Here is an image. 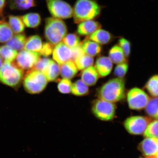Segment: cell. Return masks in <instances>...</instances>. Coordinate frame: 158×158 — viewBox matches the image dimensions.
Listing matches in <instances>:
<instances>
[{
    "label": "cell",
    "instance_id": "836d02e7",
    "mask_svg": "<svg viewBox=\"0 0 158 158\" xmlns=\"http://www.w3.org/2000/svg\"><path fill=\"white\" fill-rule=\"evenodd\" d=\"M72 83L70 80L64 78L59 82L58 85L59 91L62 94H69L71 92Z\"/></svg>",
    "mask_w": 158,
    "mask_h": 158
},
{
    "label": "cell",
    "instance_id": "ac0fdd59",
    "mask_svg": "<svg viewBox=\"0 0 158 158\" xmlns=\"http://www.w3.org/2000/svg\"><path fill=\"white\" fill-rule=\"evenodd\" d=\"M78 69L75 62L70 60L60 65V74L64 78L71 80L77 73Z\"/></svg>",
    "mask_w": 158,
    "mask_h": 158
},
{
    "label": "cell",
    "instance_id": "4dcf8cb0",
    "mask_svg": "<svg viewBox=\"0 0 158 158\" xmlns=\"http://www.w3.org/2000/svg\"><path fill=\"white\" fill-rule=\"evenodd\" d=\"M148 91L152 96L158 97V75H155L149 79L145 85Z\"/></svg>",
    "mask_w": 158,
    "mask_h": 158
},
{
    "label": "cell",
    "instance_id": "7bdbcfd3",
    "mask_svg": "<svg viewBox=\"0 0 158 158\" xmlns=\"http://www.w3.org/2000/svg\"><path fill=\"white\" fill-rule=\"evenodd\" d=\"M142 158V157H141V158Z\"/></svg>",
    "mask_w": 158,
    "mask_h": 158
},
{
    "label": "cell",
    "instance_id": "9a60e30c",
    "mask_svg": "<svg viewBox=\"0 0 158 158\" xmlns=\"http://www.w3.org/2000/svg\"><path fill=\"white\" fill-rule=\"evenodd\" d=\"M99 77L96 69L93 66L84 69L81 73V80L88 86L94 85L98 81Z\"/></svg>",
    "mask_w": 158,
    "mask_h": 158
},
{
    "label": "cell",
    "instance_id": "83f0119b",
    "mask_svg": "<svg viewBox=\"0 0 158 158\" xmlns=\"http://www.w3.org/2000/svg\"><path fill=\"white\" fill-rule=\"evenodd\" d=\"M13 35V32L8 23L0 21V43L7 42Z\"/></svg>",
    "mask_w": 158,
    "mask_h": 158
},
{
    "label": "cell",
    "instance_id": "3957f363",
    "mask_svg": "<svg viewBox=\"0 0 158 158\" xmlns=\"http://www.w3.org/2000/svg\"><path fill=\"white\" fill-rule=\"evenodd\" d=\"M67 32L66 23L61 19L54 17L45 19L44 35L48 42L56 45L63 40Z\"/></svg>",
    "mask_w": 158,
    "mask_h": 158
},
{
    "label": "cell",
    "instance_id": "484cf974",
    "mask_svg": "<svg viewBox=\"0 0 158 158\" xmlns=\"http://www.w3.org/2000/svg\"><path fill=\"white\" fill-rule=\"evenodd\" d=\"M94 61L93 57L84 53L77 57L74 62L78 70H81L92 66Z\"/></svg>",
    "mask_w": 158,
    "mask_h": 158
},
{
    "label": "cell",
    "instance_id": "e575fe53",
    "mask_svg": "<svg viewBox=\"0 0 158 158\" xmlns=\"http://www.w3.org/2000/svg\"><path fill=\"white\" fill-rule=\"evenodd\" d=\"M128 65L127 62L118 64L114 71V74L118 78H123L128 70Z\"/></svg>",
    "mask_w": 158,
    "mask_h": 158
},
{
    "label": "cell",
    "instance_id": "7402d4cb",
    "mask_svg": "<svg viewBox=\"0 0 158 158\" xmlns=\"http://www.w3.org/2000/svg\"><path fill=\"white\" fill-rule=\"evenodd\" d=\"M42 46L41 37L38 35H34L27 39L24 49L26 50L40 52Z\"/></svg>",
    "mask_w": 158,
    "mask_h": 158
},
{
    "label": "cell",
    "instance_id": "2e32d148",
    "mask_svg": "<svg viewBox=\"0 0 158 158\" xmlns=\"http://www.w3.org/2000/svg\"><path fill=\"white\" fill-rule=\"evenodd\" d=\"M98 44L105 45L108 44L113 38V35L107 31L99 29L92 34L86 37Z\"/></svg>",
    "mask_w": 158,
    "mask_h": 158
},
{
    "label": "cell",
    "instance_id": "44dd1931",
    "mask_svg": "<svg viewBox=\"0 0 158 158\" xmlns=\"http://www.w3.org/2000/svg\"><path fill=\"white\" fill-rule=\"evenodd\" d=\"M109 58L112 62L115 64H119L126 62L125 54L119 45H116L110 49L109 52Z\"/></svg>",
    "mask_w": 158,
    "mask_h": 158
},
{
    "label": "cell",
    "instance_id": "8992f818",
    "mask_svg": "<svg viewBox=\"0 0 158 158\" xmlns=\"http://www.w3.org/2000/svg\"><path fill=\"white\" fill-rule=\"evenodd\" d=\"M116 106L112 102L98 98L92 102V111L96 117L102 121L113 119L115 114Z\"/></svg>",
    "mask_w": 158,
    "mask_h": 158
},
{
    "label": "cell",
    "instance_id": "74e56055",
    "mask_svg": "<svg viewBox=\"0 0 158 158\" xmlns=\"http://www.w3.org/2000/svg\"><path fill=\"white\" fill-rule=\"evenodd\" d=\"M51 60L47 58L40 59L32 69L42 72L43 69L48 64Z\"/></svg>",
    "mask_w": 158,
    "mask_h": 158
},
{
    "label": "cell",
    "instance_id": "5bb4252c",
    "mask_svg": "<svg viewBox=\"0 0 158 158\" xmlns=\"http://www.w3.org/2000/svg\"><path fill=\"white\" fill-rule=\"evenodd\" d=\"M79 23L77 31L81 35L88 36L102 27L100 23L93 19L85 21Z\"/></svg>",
    "mask_w": 158,
    "mask_h": 158
},
{
    "label": "cell",
    "instance_id": "5b68a950",
    "mask_svg": "<svg viewBox=\"0 0 158 158\" xmlns=\"http://www.w3.org/2000/svg\"><path fill=\"white\" fill-rule=\"evenodd\" d=\"M23 79L25 89L31 94L40 93L46 87L48 82L42 72L33 69L28 71Z\"/></svg>",
    "mask_w": 158,
    "mask_h": 158
},
{
    "label": "cell",
    "instance_id": "277c9868",
    "mask_svg": "<svg viewBox=\"0 0 158 158\" xmlns=\"http://www.w3.org/2000/svg\"><path fill=\"white\" fill-rule=\"evenodd\" d=\"M23 73L13 62H5L0 68V81L12 88H17L23 78Z\"/></svg>",
    "mask_w": 158,
    "mask_h": 158
},
{
    "label": "cell",
    "instance_id": "e0dca14e",
    "mask_svg": "<svg viewBox=\"0 0 158 158\" xmlns=\"http://www.w3.org/2000/svg\"><path fill=\"white\" fill-rule=\"evenodd\" d=\"M41 72L44 75L48 81H55L60 74V66L54 61L51 60Z\"/></svg>",
    "mask_w": 158,
    "mask_h": 158
},
{
    "label": "cell",
    "instance_id": "6da1fadb",
    "mask_svg": "<svg viewBox=\"0 0 158 158\" xmlns=\"http://www.w3.org/2000/svg\"><path fill=\"white\" fill-rule=\"evenodd\" d=\"M96 94L98 98L112 103L119 102L125 97V80L120 78L111 79L98 89Z\"/></svg>",
    "mask_w": 158,
    "mask_h": 158
},
{
    "label": "cell",
    "instance_id": "d6a6232c",
    "mask_svg": "<svg viewBox=\"0 0 158 158\" xmlns=\"http://www.w3.org/2000/svg\"><path fill=\"white\" fill-rule=\"evenodd\" d=\"M146 138L152 137L158 138V119L150 123L144 133Z\"/></svg>",
    "mask_w": 158,
    "mask_h": 158
},
{
    "label": "cell",
    "instance_id": "8d00e7d4",
    "mask_svg": "<svg viewBox=\"0 0 158 158\" xmlns=\"http://www.w3.org/2000/svg\"><path fill=\"white\" fill-rule=\"evenodd\" d=\"M54 45L50 43H45L43 44L42 48L40 52V54L45 57L50 55L53 53L54 49Z\"/></svg>",
    "mask_w": 158,
    "mask_h": 158
},
{
    "label": "cell",
    "instance_id": "cb8c5ba5",
    "mask_svg": "<svg viewBox=\"0 0 158 158\" xmlns=\"http://www.w3.org/2000/svg\"><path fill=\"white\" fill-rule=\"evenodd\" d=\"M25 26L30 28H36L40 24L41 19L39 14L35 13H27L21 16Z\"/></svg>",
    "mask_w": 158,
    "mask_h": 158
},
{
    "label": "cell",
    "instance_id": "d6986e66",
    "mask_svg": "<svg viewBox=\"0 0 158 158\" xmlns=\"http://www.w3.org/2000/svg\"><path fill=\"white\" fill-rule=\"evenodd\" d=\"M81 45L85 54L89 56H95L101 52L102 48L100 45L87 37L81 43Z\"/></svg>",
    "mask_w": 158,
    "mask_h": 158
},
{
    "label": "cell",
    "instance_id": "603a6c76",
    "mask_svg": "<svg viewBox=\"0 0 158 158\" xmlns=\"http://www.w3.org/2000/svg\"><path fill=\"white\" fill-rule=\"evenodd\" d=\"M9 6L11 10H24L36 6L35 0H9Z\"/></svg>",
    "mask_w": 158,
    "mask_h": 158
},
{
    "label": "cell",
    "instance_id": "7c38bea8",
    "mask_svg": "<svg viewBox=\"0 0 158 158\" xmlns=\"http://www.w3.org/2000/svg\"><path fill=\"white\" fill-rule=\"evenodd\" d=\"M138 149L146 157L156 156L158 153V138H146L140 143Z\"/></svg>",
    "mask_w": 158,
    "mask_h": 158
},
{
    "label": "cell",
    "instance_id": "4fadbf2b",
    "mask_svg": "<svg viewBox=\"0 0 158 158\" xmlns=\"http://www.w3.org/2000/svg\"><path fill=\"white\" fill-rule=\"evenodd\" d=\"M112 63L108 57L101 56L98 58L95 68L100 77H104L110 73L113 67Z\"/></svg>",
    "mask_w": 158,
    "mask_h": 158
},
{
    "label": "cell",
    "instance_id": "7a4b0ae2",
    "mask_svg": "<svg viewBox=\"0 0 158 158\" xmlns=\"http://www.w3.org/2000/svg\"><path fill=\"white\" fill-rule=\"evenodd\" d=\"M101 7L94 0H77L73 8L74 23L93 20L100 15Z\"/></svg>",
    "mask_w": 158,
    "mask_h": 158
},
{
    "label": "cell",
    "instance_id": "f546056e",
    "mask_svg": "<svg viewBox=\"0 0 158 158\" xmlns=\"http://www.w3.org/2000/svg\"><path fill=\"white\" fill-rule=\"evenodd\" d=\"M145 110L148 115L158 119V98L150 99L146 106Z\"/></svg>",
    "mask_w": 158,
    "mask_h": 158
},
{
    "label": "cell",
    "instance_id": "b9f144b4",
    "mask_svg": "<svg viewBox=\"0 0 158 158\" xmlns=\"http://www.w3.org/2000/svg\"><path fill=\"white\" fill-rule=\"evenodd\" d=\"M156 157L157 158H158V153L156 155Z\"/></svg>",
    "mask_w": 158,
    "mask_h": 158
},
{
    "label": "cell",
    "instance_id": "52a82bcc",
    "mask_svg": "<svg viewBox=\"0 0 158 158\" xmlns=\"http://www.w3.org/2000/svg\"><path fill=\"white\" fill-rule=\"evenodd\" d=\"M47 7L52 17L66 19L72 17L73 8L71 5L62 0H45Z\"/></svg>",
    "mask_w": 158,
    "mask_h": 158
},
{
    "label": "cell",
    "instance_id": "4316f807",
    "mask_svg": "<svg viewBox=\"0 0 158 158\" xmlns=\"http://www.w3.org/2000/svg\"><path fill=\"white\" fill-rule=\"evenodd\" d=\"M71 92L76 96H84L89 94V88L81 80H78L72 84Z\"/></svg>",
    "mask_w": 158,
    "mask_h": 158
},
{
    "label": "cell",
    "instance_id": "d590c367",
    "mask_svg": "<svg viewBox=\"0 0 158 158\" xmlns=\"http://www.w3.org/2000/svg\"><path fill=\"white\" fill-rule=\"evenodd\" d=\"M119 46L123 50L126 57L129 56L131 52V44L129 41L124 38H121L118 40Z\"/></svg>",
    "mask_w": 158,
    "mask_h": 158
},
{
    "label": "cell",
    "instance_id": "ffe728a7",
    "mask_svg": "<svg viewBox=\"0 0 158 158\" xmlns=\"http://www.w3.org/2000/svg\"><path fill=\"white\" fill-rule=\"evenodd\" d=\"M27 39L23 33L16 34L7 41L6 45L17 51L22 50L24 49Z\"/></svg>",
    "mask_w": 158,
    "mask_h": 158
},
{
    "label": "cell",
    "instance_id": "f35d334b",
    "mask_svg": "<svg viewBox=\"0 0 158 158\" xmlns=\"http://www.w3.org/2000/svg\"><path fill=\"white\" fill-rule=\"evenodd\" d=\"M6 0H0V17L3 15V10L6 5Z\"/></svg>",
    "mask_w": 158,
    "mask_h": 158
},
{
    "label": "cell",
    "instance_id": "60d3db41",
    "mask_svg": "<svg viewBox=\"0 0 158 158\" xmlns=\"http://www.w3.org/2000/svg\"><path fill=\"white\" fill-rule=\"evenodd\" d=\"M146 158H157L156 156H153L148 157Z\"/></svg>",
    "mask_w": 158,
    "mask_h": 158
},
{
    "label": "cell",
    "instance_id": "9c48e42d",
    "mask_svg": "<svg viewBox=\"0 0 158 158\" xmlns=\"http://www.w3.org/2000/svg\"><path fill=\"white\" fill-rule=\"evenodd\" d=\"M40 54L37 52L23 50L18 54L15 64L23 71L32 69L39 59Z\"/></svg>",
    "mask_w": 158,
    "mask_h": 158
},
{
    "label": "cell",
    "instance_id": "d4e9b609",
    "mask_svg": "<svg viewBox=\"0 0 158 158\" xmlns=\"http://www.w3.org/2000/svg\"><path fill=\"white\" fill-rule=\"evenodd\" d=\"M9 24L12 31L15 34L22 33L24 31L25 25L21 16L9 15Z\"/></svg>",
    "mask_w": 158,
    "mask_h": 158
},
{
    "label": "cell",
    "instance_id": "1f68e13d",
    "mask_svg": "<svg viewBox=\"0 0 158 158\" xmlns=\"http://www.w3.org/2000/svg\"><path fill=\"white\" fill-rule=\"evenodd\" d=\"M62 41L65 44L70 48H74L81 44L80 37L74 33L66 35Z\"/></svg>",
    "mask_w": 158,
    "mask_h": 158
},
{
    "label": "cell",
    "instance_id": "ba28073f",
    "mask_svg": "<svg viewBox=\"0 0 158 158\" xmlns=\"http://www.w3.org/2000/svg\"><path fill=\"white\" fill-rule=\"evenodd\" d=\"M127 102L131 109L141 110L145 108L150 99L149 96L143 90L135 88L128 93Z\"/></svg>",
    "mask_w": 158,
    "mask_h": 158
},
{
    "label": "cell",
    "instance_id": "8fae6325",
    "mask_svg": "<svg viewBox=\"0 0 158 158\" xmlns=\"http://www.w3.org/2000/svg\"><path fill=\"white\" fill-rule=\"evenodd\" d=\"M53 58L59 65L70 60L74 61L72 49L63 42L56 44L53 51Z\"/></svg>",
    "mask_w": 158,
    "mask_h": 158
},
{
    "label": "cell",
    "instance_id": "f1b7e54d",
    "mask_svg": "<svg viewBox=\"0 0 158 158\" xmlns=\"http://www.w3.org/2000/svg\"><path fill=\"white\" fill-rule=\"evenodd\" d=\"M17 54V51L7 45L0 47V55L5 62H13L16 58Z\"/></svg>",
    "mask_w": 158,
    "mask_h": 158
},
{
    "label": "cell",
    "instance_id": "ab89813d",
    "mask_svg": "<svg viewBox=\"0 0 158 158\" xmlns=\"http://www.w3.org/2000/svg\"><path fill=\"white\" fill-rule=\"evenodd\" d=\"M2 58L1 55H0V68H1L3 65V60Z\"/></svg>",
    "mask_w": 158,
    "mask_h": 158
},
{
    "label": "cell",
    "instance_id": "30bf717a",
    "mask_svg": "<svg viewBox=\"0 0 158 158\" xmlns=\"http://www.w3.org/2000/svg\"><path fill=\"white\" fill-rule=\"evenodd\" d=\"M151 119L141 116H132L127 118L124 126L128 133L133 135H141L145 132L151 123Z\"/></svg>",
    "mask_w": 158,
    "mask_h": 158
}]
</instances>
